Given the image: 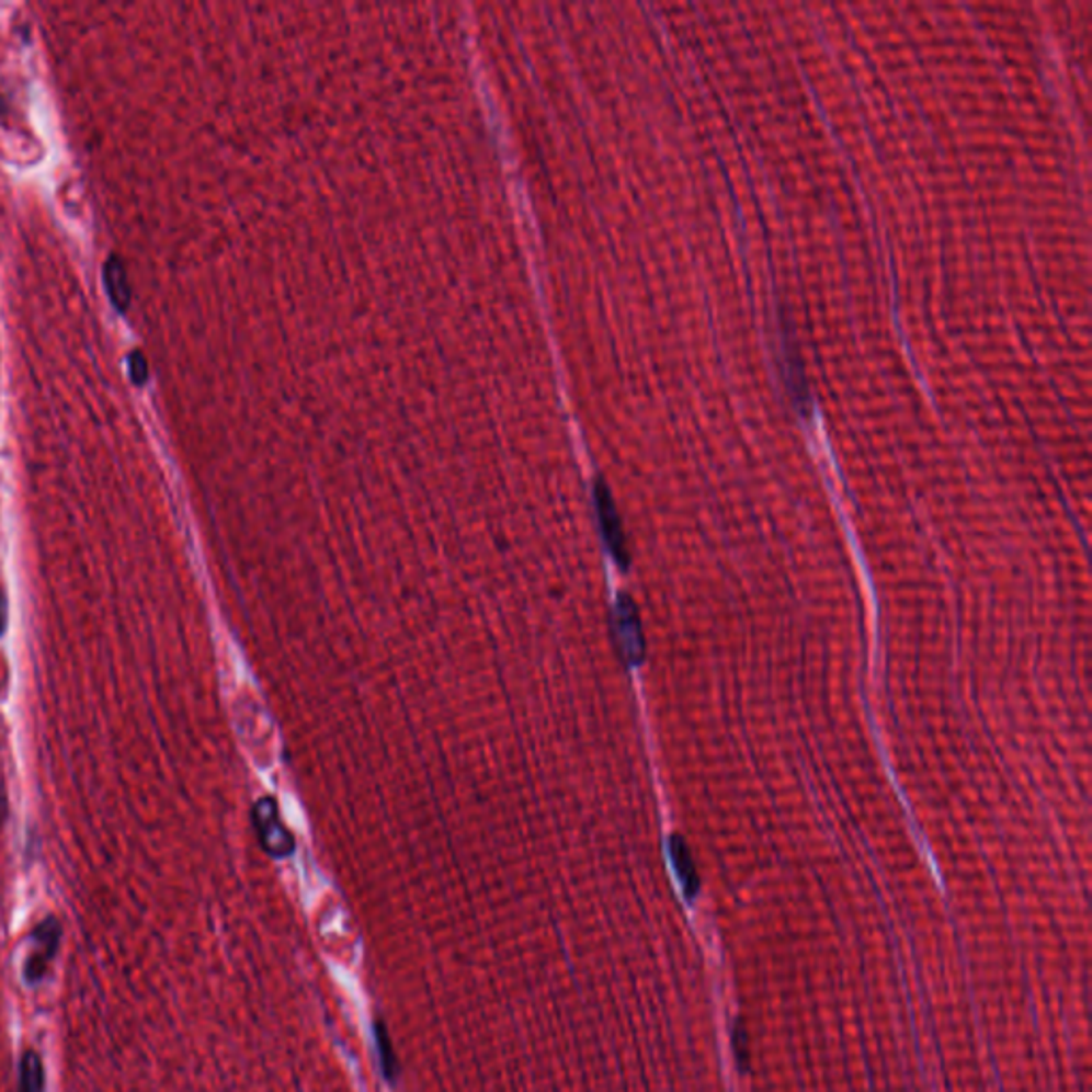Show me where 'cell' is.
<instances>
[{
	"instance_id": "1",
	"label": "cell",
	"mask_w": 1092,
	"mask_h": 1092,
	"mask_svg": "<svg viewBox=\"0 0 1092 1092\" xmlns=\"http://www.w3.org/2000/svg\"><path fill=\"white\" fill-rule=\"evenodd\" d=\"M613 638L627 666H638L645 660V634L640 615L627 593H622L613 606Z\"/></svg>"
},
{
	"instance_id": "2",
	"label": "cell",
	"mask_w": 1092,
	"mask_h": 1092,
	"mask_svg": "<svg viewBox=\"0 0 1092 1092\" xmlns=\"http://www.w3.org/2000/svg\"><path fill=\"white\" fill-rule=\"evenodd\" d=\"M252 823L263 850L272 858H286L295 852V839L280 819V809L273 798H261L252 809Z\"/></svg>"
},
{
	"instance_id": "7",
	"label": "cell",
	"mask_w": 1092,
	"mask_h": 1092,
	"mask_svg": "<svg viewBox=\"0 0 1092 1092\" xmlns=\"http://www.w3.org/2000/svg\"><path fill=\"white\" fill-rule=\"evenodd\" d=\"M20 1092H45V1069L35 1050H26L20 1058Z\"/></svg>"
},
{
	"instance_id": "3",
	"label": "cell",
	"mask_w": 1092,
	"mask_h": 1092,
	"mask_svg": "<svg viewBox=\"0 0 1092 1092\" xmlns=\"http://www.w3.org/2000/svg\"><path fill=\"white\" fill-rule=\"evenodd\" d=\"M595 510H598L604 543L608 546L613 559L619 564V568L625 570L629 566V550H627V543H625L624 525H622L617 507L613 502V496L602 480L595 482Z\"/></svg>"
},
{
	"instance_id": "10",
	"label": "cell",
	"mask_w": 1092,
	"mask_h": 1092,
	"mask_svg": "<svg viewBox=\"0 0 1092 1092\" xmlns=\"http://www.w3.org/2000/svg\"><path fill=\"white\" fill-rule=\"evenodd\" d=\"M732 1044H735V1050H737V1056H739V1062H741L742 1069H747V1067H744V1062H747V1056H749V1053H747V1037H744V1031H742L741 1026L737 1028V1035H735V1042H732Z\"/></svg>"
},
{
	"instance_id": "8",
	"label": "cell",
	"mask_w": 1092,
	"mask_h": 1092,
	"mask_svg": "<svg viewBox=\"0 0 1092 1092\" xmlns=\"http://www.w3.org/2000/svg\"><path fill=\"white\" fill-rule=\"evenodd\" d=\"M374 1033H376V1046H378V1054H380V1060H383V1071H385V1078L393 1082L395 1076H397V1060H395V1054H393V1048H390V1037L387 1033V1026L378 1020L376 1026H374Z\"/></svg>"
},
{
	"instance_id": "11",
	"label": "cell",
	"mask_w": 1092,
	"mask_h": 1092,
	"mask_svg": "<svg viewBox=\"0 0 1092 1092\" xmlns=\"http://www.w3.org/2000/svg\"><path fill=\"white\" fill-rule=\"evenodd\" d=\"M4 627H7V600L4 593L0 591V636L4 634Z\"/></svg>"
},
{
	"instance_id": "5",
	"label": "cell",
	"mask_w": 1092,
	"mask_h": 1092,
	"mask_svg": "<svg viewBox=\"0 0 1092 1092\" xmlns=\"http://www.w3.org/2000/svg\"><path fill=\"white\" fill-rule=\"evenodd\" d=\"M670 858H672L674 871L679 875V881H681L685 895L690 898L696 897V892L701 888L698 871H696V864H694L687 843L676 834L670 839Z\"/></svg>"
},
{
	"instance_id": "9",
	"label": "cell",
	"mask_w": 1092,
	"mask_h": 1092,
	"mask_svg": "<svg viewBox=\"0 0 1092 1092\" xmlns=\"http://www.w3.org/2000/svg\"><path fill=\"white\" fill-rule=\"evenodd\" d=\"M128 365H130V376H133V380H135L137 385H144V383H146V378H148V363H146L144 354H141V352H133V354H130Z\"/></svg>"
},
{
	"instance_id": "4",
	"label": "cell",
	"mask_w": 1092,
	"mask_h": 1092,
	"mask_svg": "<svg viewBox=\"0 0 1092 1092\" xmlns=\"http://www.w3.org/2000/svg\"><path fill=\"white\" fill-rule=\"evenodd\" d=\"M60 936H62V929H60V922L56 918H45L35 929L37 949L29 956V960L24 965V977L31 986L39 983L41 979L47 976V969L58 952Z\"/></svg>"
},
{
	"instance_id": "6",
	"label": "cell",
	"mask_w": 1092,
	"mask_h": 1092,
	"mask_svg": "<svg viewBox=\"0 0 1092 1092\" xmlns=\"http://www.w3.org/2000/svg\"><path fill=\"white\" fill-rule=\"evenodd\" d=\"M103 277H105V286H107V293H110V299L114 302L120 312H124L128 306H130V284H128V275H126V270L122 265V261L117 257H110L107 263H105V270H103Z\"/></svg>"
}]
</instances>
